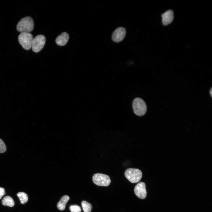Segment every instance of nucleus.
<instances>
[{
    "instance_id": "14",
    "label": "nucleus",
    "mask_w": 212,
    "mask_h": 212,
    "mask_svg": "<svg viewBox=\"0 0 212 212\" xmlns=\"http://www.w3.org/2000/svg\"><path fill=\"white\" fill-rule=\"evenodd\" d=\"M81 204L84 212H91L92 206L90 203L83 201H82Z\"/></svg>"
},
{
    "instance_id": "9",
    "label": "nucleus",
    "mask_w": 212,
    "mask_h": 212,
    "mask_svg": "<svg viewBox=\"0 0 212 212\" xmlns=\"http://www.w3.org/2000/svg\"><path fill=\"white\" fill-rule=\"evenodd\" d=\"M162 22L165 25L170 23L174 18L173 11L171 10H168L165 12L161 15Z\"/></svg>"
},
{
    "instance_id": "8",
    "label": "nucleus",
    "mask_w": 212,
    "mask_h": 212,
    "mask_svg": "<svg viewBox=\"0 0 212 212\" xmlns=\"http://www.w3.org/2000/svg\"><path fill=\"white\" fill-rule=\"evenodd\" d=\"M134 191L135 195L139 198L143 199L146 197V186L144 182H140L137 184L135 187Z\"/></svg>"
},
{
    "instance_id": "2",
    "label": "nucleus",
    "mask_w": 212,
    "mask_h": 212,
    "mask_svg": "<svg viewBox=\"0 0 212 212\" xmlns=\"http://www.w3.org/2000/svg\"><path fill=\"white\" fill-rule=\"evenodd\" d=\"M132 106L134 113L138 116L143 115L146 112V104L144 101L140 98H136L134 100Z\"/></svg>"
},
{
    "instance_id": "18",
    "label": "nucleus",
    "mask_w": 212,
    "mask_h": 212,
    "mask_svg": "<svg viewBox=\"0 0 212 212\" xmlns=\"http://www.w3.org/2000/svg\"><path fill=\"white\" fill-rule=\"evenodd\" d=\"M212 88H211V89L210 90V95H211V97L212 96Z\"/></svg>"
},
{
    "instance_id": "3",
    "label": "nucleus",
    "mask_w": 212,
    "mask_h": 212,
    "mask_svg": "<svg viewBox=\"0 0 212 212\" xmlns=\"http://www.w3.org/2000/svg\"><path fill=\"white\" fill-rule=\"evenodd\" d=\"M125 175L130 182L133 183L138 182L142 176V173L140 170L133 168L127 169L125 172Z\"/></svg>"
},
{
    "instance_id": "15",
    "label": "nucleus",
    "mask_w": 212,
    "mask_h": 212,
    "mask_svg": "<svg viewBox=\"0 0 212 212\" xmlns=\"http://www.w3.org/2000/svg\"><path fill=\"white\" fill-rule=\"evenodd\" d=\"M69 210L71 212H81L80 207L77 205H72L69 207Z\"/></svg>"
},
{
    "instance_id": "1",
    "label": "nucleus",
    "mask_w": 212,
    "mask_h": 212,
    "mask_svg": "<svg viewBox=\"0 0 212 212\" xmlns=\"http://www.w3.org/2000/svg\"><path fill=\"white\" fill-rule=\"evenodd\" d=\"M34 23L33 19L27 16L22 19L18 22L17 26V30L21 33H29L33 29Z\"/></svg>"
},
{
    "instance_id": "10",
    "label": "nucleus",
    "mask_w": 212,
    "mask_h": 212,
    "mask_svg": "<svg viewBox=\"0 0 212 212\" xmlns=\"http://www.w3.org/2000/svg\"><path fill=\"white\" fill-rule=\"evenodd\" d=\"M69 37V35L67 33L62 32L57 37L56 42L59 46L65 45L68 41Z\"/></svg>"
},
{
    "instance_id": "5",
    "label": "nucleus",
    "mask_w": 212,
    "mask_h": 212,
    "mask_svg": "<svg viewBox=\"0 0 212 212\" xmlns=\"http://www.w3.org/2000/svg\"><path fill=\"white\" fill-rule=\"evenodd\" d=\"M92 180L97 185L104 186H108L111 182L108 175L100 173L95 174L92 177Z\"/></svg>"
},
{
    "instance_id": "4",
    "label": "nucleus",
    "mask_w": 212,
    "mask_h": 212,
    "mask_svg": "<svg viewBox=\"0 0 212 212\" xmlns=\"http://www.w3.org/2000/svg\"><path fill=\"white\" fill-rule=\"evenodd\" d=\"M33 39L32 35L29 33H21L18 37L19 43L27 50H29L31 47Z\"/></svg>"
},
{
    "instance_id": "17",
    "label": "nucleus",
    "mask_w": 212,
    "mask_h": 212,
    "mask_svg": "<svg viewBox=\"0 0 212 212\" xmlns=\"http://www.w3.org/2000/svg\"><path fill=\"white\" fill-rule=\"evenodd\" d=\"M5 194V191L4 188L2 187H0V199Z\"/></svg>"
},
{
    "instance_id": "11",
    "label": "nucleus",
    "mask_w": 212,
    "mask_h": 212,
    "mask_svg": "<svg viewBox=\"0 0 212 212\" xmlns=\"http://www.w3.org/2000/svg\"><path fill=\"white\" fill-rule=\"evenodd\" d=\"M69 197L67 195L63 196L57 204V208L60 210H64L65 209L66 204L69 200Z\"/></svg>"
},
{
    "instance_id": "12",
    "label": "nucleus",
    "mask_w": 212,
    "mask_h": 212,
    "mask_svg": "<svg viewBox=\"0 0 212 212\" xmlns=\"http://www.w3.org/2000/svg\"><path fill=\"white\" fill-rule=\"evenodd\" d=\"M2 203L4 206L12 207L14 206V202L11 197L9 196H6L3 199Z\"/></svg>"
},
{
    "instance_id": "13",
    "label": "nucleus",
    "mask_w": 212,
    "mask_h": 212,
    "mask_svg": "<svg viewBox=\"0 0 212 212\" xmlns=\"http://www.w3.org/2000/svg\"><path fill=\"white\" fill-rule=\"evenodd\" d=\"M17 195L19 198L21 204H24L28 201V197L26 193L23 192H20L17 193Z\"/></svg>"
},
{
    "instance_id": "16",
    "label": "nucleus",
    "mask_w": 212,
    "mask_h": 212,
    "mask_svg": "<svg viewBox=\"0 0 212 212\" xmlns=\"http://www.w3.org/2000/svg\"><path fill=\"white\" fill-rule=\"evenodd\" d=\"M6 146L3 141L0 139V153H2L6 150Z\"/></svg>"
},
{
    "instance_id": "6",
    "label": "nucleus",
    "mask_w": 212,
    "mask_h": 212,
    "mask_svg": "<svg viewBox=\"0 0 212 212\" xmlns=\"http://www.w3.org/2000/svg\"><path fill=\"white\" fill-rule=\"evenodd\" d=\"M46 38L44 35H39L33 39L31 45L32 50L38 52L44 47L45 43Z\"/></svg>"
},
{
    "instance_id": "7",
    "label": "nucleus",
    "mask_w": 212,
    "mask_h": 212,
    "mask_svg": "<svg viewBox=\"0 0 212 212\" xmlns=\"http://www.w3.org/2000/svg\"><path fill=\"white\" fill-rule=\"evenodd\" d=\"M126 34L125 29L122 27L117 28L113 32L112 38V40L116 42L122 41L124 38Z\"/></svg>"
}]
</instances>
